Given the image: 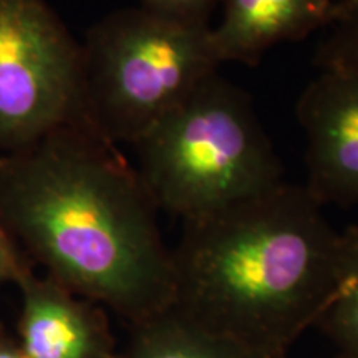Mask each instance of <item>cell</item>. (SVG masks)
<instances>
[{"instance_id": "1", "label": "cell", "mask_w": 358, "mask_h": 358, "mask_svg": "<svg viewBox=\"0 0 358 358\" xmlns=\"http://www.w3.org/2000/svg\"><path fill=\"white\" fill-rule=\"evenodd\" d=\"M0 221L30 262L128 325L173 302V254L136 168L87 127L0 155Z\"/></svg>"}, {"instance_id": "2", "label": "cell", "mask_w": 358, "mask_h": 358, "mask_svg": "<svg viewBox=\"0 0 358 358\" xmlns=\"http://www.w3.org/2000/svg\"><path fill=\"white\" fill-rule=\"evenodd\" d=\"M340 232L303 185L182 221L171 308L259 358H289L332 292Z\"/></svg>"}, {"instance_id": "3", "label": "cell", "mask_w": 358, "mask_h": 358, "mask_svg": "<svg viewBox=\"0 0 358 358\" xmlns=\"http://www.w3.org/2000/svg\"><path fill=\"white\" fill-rule=\"evenodd\" d=\"M158 211L182 221L252 199L284 182V168L243 88L219 77L134 143Z\"/></svg>"}, {"instance_id": "4", "label": "cell", "mask_w": 358, "mask_h": 358, "mask_svg": "<svg viewBox=\"0 0 358 358\" xmlns=\"http://www.w3.org/2000/svg\"><path fill=\"white\" fill-rule=\"evenodd\" d=\"M85 111L98 136L134 145L219 71L211 27L122 8L88 29L82 45Z\"/></svg>"}, {"instance_id": "5", "label": "cell", "mask_w": 358, "mask_h": 358, "mask_svg": "<svg viewBox=\"0 0 358 358\" xmlns=\"http://www.w3.org/2000/svg\"><path fill=\"white\" fill-rule=\"evenodd\" d=\"M90 127L82 45L47 0H0V155Z\"/></svg>"}, {"instance_id": "6", "label": "cell", "mask_w": 358, "mask_h": 358, "mask_svg": "<svg viewBox=\"0 0 358 358\" xmlns=\"http://www.w3.org/2000/svg\"><path fill=\"white\" fill-rule=\"evenodd\" d=\"M306 134L308 192L324 206L358 204V71L320 70L295 106Z\"/></svg>"}, {"instance_id": "7", "label": "cell", "mask_w": 358, "mask_h": 358, "mask_svg": "<svg viewBox=\"0 0 358 358\" xmlns=\"http://www.w3.org/2000/svg\"><path fill=\"white\" fill-rule=\"evenodd\" d=\"M24 358H122L105 308L30 266L17 280Z\"/></svg>"}, {"instance_id": "8", "label": "cell", "mask_w": 358, "mask_h": 358, "mask_svg": "<svg viewBox=\"0 0 358 358\" xmlns=\"http://www.w3.org/2000/svg\"><path fill=\"white\" fill-rule=\"evenodd\" d=\"M221 22L211 27L219 64L256 65L275 45L332 24L340 0H221Z\"/></svg>"}, {"instance_id": "9", "label": "cell", "mask_w": 358, "mask_h": 358, "mask_svg": "<svg viewBox=\"0 0 358 358\" xmlns=\"http://www.w3.org/2000/svg\"><path fill=\"white\" fill-rule=\"evenodd\" d=\"M122 358H259L174 310L129 325Z\"/></svg>"}, {"instance_id": "10", "label": "cell", "mask_w": 358, "mask_h": 358, "mask_svg": "<svg viewBox=\"0 0 358 358\" xmlns=\"http://www.w3.org/2000/svg\"><path fill=\"white\" fill-rule=\"evenodd\" d=\"M313 329L335 347V358H358V226L340 232L332 292Z\"/></svg>"}, {"instance_id": "11", "label": "cell", "mask_w": 358, "mask_h": 358, "mask_svg": "<svg viewBox=\"0 0 358 358\" xmlns=\"http://www.w3.org/2000/svg\"><path fill=\"white\" fill-rule=\"evenodd\" d=\"M329 37L315 55L319 70L358 71V0H340Z\"/></svg>"}, {"instance_id": "12", "label": "cell", "mask_w": 358, "mask_h": 358, "mask_svg": "<svg viewBox=\"0 0 358 358\" xmlns=\"http://www.w3.org/2000/svg\"><path fill=\"white\" fill-rule=\"evenodd\" d=\"M138 2L141 8H146L156 15L182 24L211 27L209 19L221 0H138Z\"/></svg>"}, {"instance_id": "13", "label": "cell", "mask_w": 358, "mask_h": 358, "mask_svg": "<svg viewBox=\"0 0 358 358\" xmlns=\"http://www.w3.org/2000/svg\"><path fill=\"white\" fill-rule=\"evenodd\" d=\"M30 266L34 264L27 259L19 244L0 221V287L7 284L15 285Z\"/></svg>"}, {"instance_id": "14", "label": "cell", "mask_w": 358, "mask_h": 358, "mask_svg": "<svg viewBox=\"0 0 358 358\" xmlns=\"http://www.w3.org/2000/svg\"><path fill=\"white\" fill-rule=\"evenodd\" d=\"M0 358H24L15 337L0 327Z\"/></svg>"}]
</instances>
